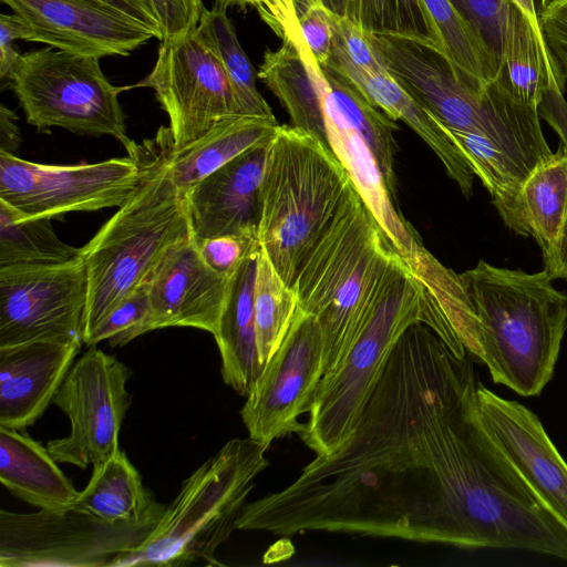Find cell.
Masks as SVG:
<instances>
[{
  "label": "cell",
  "mask_w": 567,
  "mask_h": 567,
  "mask_svg": "<svg viewBox=\"0 0 567 567\" xmlns=\"http://www.w3.org/2000/svg\"><path fill=\"white\" fill-rule=\"evenodd\" d=\"M144 176L138 145L126 157L42 164L0 152V200L30 217L121 207Z\"/></svg>",
  "instance_id": "7c38bea8"
},
{
  "label": "cell",
  "mask_w": 567,
  "mask_h": 567,
  "mask_svg": "<svg viewBox=\"0 0 567 567\" xmlns=\"http://www.w3.org/2000/svg\"><path fill=\"white\" fill-rule=\"evenodd\" d=\"M82 344L45 339L0 347V426L33 425L52 403Z\"/></svg>",
  "instance_id": "44dd1931"
},
{
  "label": "cell",
  "mask_w": 567,
  "mask_h": 567,
  "mask_svg": "<svg viewBox=\"0 0 567 567\" xmlns=\"http://www.w3.org/2000/svg\"><path fill=\"white\" fill-rule=\"evenodd\" d=\"M198 31L214 49L234 86L243 115L275 117L271 107L258 92L256 74L243 50L226 11L205 9Z\"/></svg>",
  "instance_id": "d6a6232c"
},
{
  "label": "cell",
  "mask_w": 567,
  "mask_h": 567,
  "mask_svg": "<svg viewBox=\"0 0 567 567\" xmlns=\"http://www.w3.org/2000/svg\"><path fill=\"white\" fill-rule=\"evenodd\" d=\"M320 65L309 50L300 25L277 50L264 55L257 76L286 109L291 126L329 145L319 89Z\"/></svg>",
  "instance_id": "cb8c5ba5"
},
{
  "label": "cell",
  "mask_w": 567,
  "mask_h": 567,
  "mask_svg": "<svg viewBox=\"0 0 567 567\" xmlns=\"http://www.w3.org/2000/svg\"><path fill=\"white\" fill-rule=\"evenodd\" d=\"M502 65L503 33L508 0H449Z\"/></svg>",
  "instance_id": "8d00e7d4"
},
{
  "label": "cell",
  "mask_w": 567,
  "mask_h": 567,
  "mask_svg": "<svg viewBox=\"0 0 567 567\" xmlns=\"http://www.w3.org/2000/svg\"><path fill=\"white\" fill-rule=\"evenodd\" d=\"M213 7L224 11L233 7L240 10L251 7L281 40L299 27L296 0H215Z\"/></svg>",
  "instance_id": "ab89813d"
},
{
  "label": "cell",
  "mask_w": 567,
  "mask_h": 567,
  "mask_svg": "<svg viewBox=\"0 0 567 567\" xmlns=\"http://www.w3.org/2000/svg\"><path fill=\"white\" fill-rule=\"evenodd\" d=\"M270 446L231 439L187 477L147 538L120 555L112 567L186 566L203 561L221 566L218 547L236 528L257 476L269 466Z\"/></svg>",
  "instance_id": "52a82bcc"
},
{
  "label": "cell",
  "mask_w": 567,
  "mask_h": 567,
  "mask_svg": "<svg viewBox=\"0 0 567 567\" xmlns=\"http://www.w3.org/2000/svg\"><path fill=\"white\" fill-rule=\"evenodd\" d=\"M169 127L138 145L143 179L81 247L87 277L83 341L118 303L145 286L165 251L192 231L186 198L169 175Z\"/></svg>",
  "instance_id": "3957f363"
},
{
  "label": "cell",
  "mask_w": 567,
  "mask_h": 567,
  "mask_svg": "<svg viewBox=\"0 0 567 567\" xmlns=\"http://www.w3.org/2000/svg\"><path fill=\"white\" fill-rule=\"evenodd\" d=\"M151 29L156 39L163 40L158 17L152 0H104Z\"/></svg>",
  "instance_id": "f6af8a7d"
},
{
  "label": "cell",
  "mask_w": 567,
  "mask_h": 567,
  "mask_svg": "<svg viewBox=\"0 0 567 567\" xmlns=\"http://www.w3.org/2000/svg\"><path fill=\"white\" fill-rule=\"evenodd\" d=\"M319 89L329 146L347 171L388 244L420 284L429 308L440 316L455 312L467 299L460 275L427 251L412 225L396 212L392 203L393 195L375 157L326 93L322 71Z\"/></svg>",
  "instance_id": "8fae6325"
},
{
  "label": "cell",
  "mask_w": 567,
  "mask_h": 567,
  "mask_svg": "<svg viewBox=\"0 0 567 567\" xmlns=\"http://www.w3.org/2000/svg\"><path fill=\"white\" fill-rule=\"evenodd\" d=\"M344 76L375 107L394 121H403L435 153L462 194L473 195L474 173L451 141L443 125L416 102L388 72L368 73L357 66L333 35L332 52L326 64Z\"/></svg>",
  "instance_id": "603a6c76"
},
{
  "label": "cell",
  "mask_w": 567,
  "mask_h": 567,
  "mask_svg": "<svg viewBox=\"0 0 567 567\" xmlns=\"http://www.w3.org/2000/svg\"><path fill=\"white\" fill-rule=\"evenodd\" d=\"M512 96L533 107L567 146V102L565 85L555 68L544 37L527 17L507 2L498 75Z\"/></svg>",
  "instance_id": "7402d4cb"
},
{
  "label": "cell",
  "mask_w": 567,
  "mask_h": 567,
  "mask_svg": "<svg viewBox=\"0 0 567 567\" xmlns=\"http://www.w3.org/2000/svg\"><path fill=\"white\" fill-rule=\"evenodd\" d=\"M468 354L416 322L394 344L349 437L237 529L328 532L465 549H527L549 514L487 432Z\"/></svg>",
  "instance_id": "6da1fadb"
},
{
  "label": "cell",
  "mask_w": 567,
  "mask_h": 567,
  "mask_svg": "<svg viewBox=\"0 0 567 567\" xmlns=\"http://www.w3.org/2000/svg\"><path fill=\"white\" fill-rule=\"evenodd\" d=\"M30 35L27 23L16 13L0 16V79H9L20 53L14 49V40L28 41Z\"/></svg>",
  "instance_id": "ee69618b"
},
{
  "label": "cell",
  "mask_w": 567,
  "mask_h": 567,
  "mask_svg": "<svg viewBox=\"0 0 567 567\" xmlns=\"http://www.w3.org/2000/svg\"><path fill=\"white\" fill-rule=\"evenodd\" d=\"M530 21L535 30L543 35L539 19H538V12L536 10L534 0H511Z\"/></svg>",
  "instance_id": "681fc988"
},
{
  "label": "cell",
  "mask_w": 567,
  "mask_h": 567,
  "mask_svg": "<svg viewBox=\"0 0 567 567\" xmlns=\"http://www.w3.org/2000/svg\"><path fill=\"white\" fill-rule=\"evenodd\" d=\"M23 430L0 426V481L16 497L40 509L72 506L80 492L48 447Z\"/></svg>",
  "instance_id": "484cf974"
},
{
  "label": "cell",
  "mask_w": 567,
  "mask_h": 567,
  "mask_svg": "<svg viewBox=\"0 0 567 567\" xmlns=\"http://www.w3.org/2000/svg\"><path fill=\"white\" fill-rule=\"evenodd\" d=\"M323 342L316 317L299 308L281 344L254 382L240 410L249 437L265 445L299 434L323 377Z\"/></svg>",
  "instance_id": "2e32d148"
},
{
  "label": "cell",
  "mask_w": 567,
  "mask_h": 567,
  "mask_svg": "<svg viewBox=\"0 0 567 567\" xmlns=\"http://www.w3.org/2000/svg\"><path fill=\"white\" fill-rule=\"evenodd\" d=\"M18 116L4 104L0 105V152L13 153L21 144Z\"/></svg>",
  "instance_id": "bcb514c9"
},
{
  "label": "cell",
  "mask_w": 567,
  "mask_h": 567,
  "mask_svg": "<svg viewBox=\"0 0 567 567\" xmlns=\"http://www.w3.org/2000/svg\"><path fill=\"white\" fill-rule=\"evenodd\" d=\"M137 86L154 90L168 115L174 150L193 143L220 120L243 115L221 61L197 28L162 40L151 73Z\"/></svg>",
  "instance_id": "4fadbf2b"
},
{
  "label": "cell",
  "mask_w": 567,
  "mask_h": 567,
  "mask_svg": "<svg viewBox=\"0 0 567 567\" xmlns=\"http://www.w3.org/2000/svg\"><path fill=\"white\" fill-rule=\"evenodd\" d=\"M270 141L241 153L185 194L195 239L258 235L260 186Z\"/></svg>",
  "instance_id": "ffe728a7"
},
{
  "label": "cell",
  "mask_w": 567,
  "mask_h": 567,
  "mask_svg": "<svg viewBox=\"0 0 567 567\" xmlns=\"http://www.w3.org/2000/svg\"><path fill=\"white\" fill-rule=\"evenodd\" d=\"M87 277L82 257L0 268V347L33 340L83 343Z\"/></svg>",
  "instance_id": "9a60e30c"
},
{
  "label": "cell",
  "mask_w": 567,
  "mask_h": 567,
  "mask_svg": "<svg viewBox=\"0 0 567 567\" xmlns=\"http://www.w3.org/2000/svg\"><path fill=\"white\" fill-rule=\"evenodd\" d=\"M368 37L386 72L444 126L484 136L527 175L553 154L537 111L517 102L499 76L480 90L434 43L393 34Z\"/></svg>",
  "instance_id": "277c9868"
},
{
  "label": "cell",
  "mask_w": 567,
  "mask_h": 567,
  "mask_svg": "<svg viewBox=\"0 0 567 567\" xmlns=\"http://www.w3.org/2000/svg\"><path fill=\"white\" fill-rule=\"evenodd\" d=\"M204 261L215 271L233 277L249 256L259 251L258 235H224L195 239Z\"/></svg>",
  "instance_id": "74e56055"
},
{
  "label": "cell",
  "mask_w": 567,
  "mask_h": 567,
  "mask_svg": "<svg viewBox=\"0 0 567 567\" xmlns=\"http://www.w3.org/2000/svg\"><path fill=\"white\" fill-rule=\"evenodd\" d=\"M354 189L329 145L280 125L266 155L258 238L289 287Z\"/></svg>",
  "instance_id": "8992f818"
},
{
  "label": "cell",
  "mask_w": 567,
  "mask_h": 567,
  "mask_svg": "<svg viewBox=\"0 0 567 567\" xmlns=\"http://www.w3.org/2000/svg\"><path fill=\"white\" fill-rule=\"evenodd\" d=\"M131 375L128 367L96 346L72 364L52 401L70 421L69 435L47 445L56 462L85 468L120 450V430L133 401L126 389Z\"/></svg>",
  "instance_id": "5bb4252c"
},
{
  "label": "cell",
  "mask_w": 567,
  "mask_h": 567,
  "mask_svg": "<svg viewBox=\"0 0 567 567\" xmlns=\"http://www.w3.org/2000/svg\"><path fill=\"white\" fill-rule=\"evenodd\" d=\"M28 25V41L96 58L128 55L156 34L104 0H1Z\"/></svg>",
  "instance_id": "e0dca14e"
},
{
  "label": "cell",
  "mask_w": 567,
  "mask_h": 567,
  "mask_svg": "<svg viewBox=\"0 0 567 567\" xmlns=\"http://www.w3.org/2000/svg\"><path fill=\"white\" fill-rule=\"evenodd\" d=\"M396 252L354 189L301 265L298 308L318 320L323 375L348 354Z\"/></svg>",
  "instance_id": "5b68a950"
},
{
  "label": "cell",
  "mask_w": 567,
  "mask_h": 567,
  "mask_svg": "<svg viewBox=\"0 0 567 567\" xmlns=\"http://www.w3.org/2000/svg\"><path fill=\"white\" fill-rule=\"evenodd\" d=\"M567 216V146L539 163L524 182L508 228L532 236L546 260L555 250Z\"/></svg>",
  "instance_id": "83f0119b"
},
{
  "label": "cell",
  "mask_w": 567,
  "mask_h": 567,
  "mask_svg": "<svg viewBox=\"0 0 567 567\" xmlns=\"http://www.w3.org/2000/svg\"><path fill=\"white\" fill-rule=\"evenodd\" d=\"M416 322L434 330L423 289L395 254L348 354L318 384L298 434L305 445L328 455L349 437L394 344Z\"/></svg>",
  "instance_id": "ba28073f"
},
{
  "label": "cell",
  "mask_w": 567,
  "mask_h": 567,
  "mask_svg": "<svg viewBox=\"0 0 567 567\" xmlns=\"http://www.w3.org/2000/svg\"><path fill=\"white\" fill-rule=\"evenodd\" d=\"M333 35L348 58L368 73L386 72L378 60L368 32L347 16L332 12Z\"/></svg>",
  "instance_id": "f35d334b"
},
{
  "label": "cell",
  "mask_w": 567,
  "mask_h": 567,
  "mask_svg": "<svg viewBox=\"0 0 567 567\" xmlns=\"http://www.w3.org/2000/svg\"><path fill=\"white\" fill-rule=\"evenodd\" d=\"M323 4L333 13L346 16L347 0H296L298 14L308 6Z\"/></svg>",
  "instance_id": "c3c4849f"
},
{
  "label": "cell",
  "mask_w": 567,
  "mask_h": 567,
  "mask_svg": "<svg viewBox=\"0 0 567 567\" xmlns=\"http://www.w3.org/2000/svg\"><path fill=\"white\" fill-rule=\"evenodd\" d=\"M50 217H30L0 200V268L72 261L81 248L62 241Z\"/></svg>",
  "instance_id": "4dcf8cb0"
},
{
  "label": "cell",
  "mask_w": 567,
  "mask_h": 567,
  "mask_svg": "<svg viewBox=\"0 0 567 567\" xmlns=\"http://www.w3.org/2000/svg\"><path fill=\"white\" fill-rule=\"evenodd\" d=\"M321 66V65H320ZM323 87L346 121L361 135L375 157L392 195L395 190L394 155L398 125L372 105L344 76L328 65L321 66Z\"/></svg>",
  "instance_id": "f546056e"
},
{
  "label": "cell",
  "mask_w": 567,
  "mask_h": 567,
  "mask_svg": "<svg viewBox=\"0 0 567 567\" xmlns=\"http://www.w3.org/2000/svg\"><path fill=\"white\" fill-rule=\"evenodd\" d=\"M460 277L477 321L470 353L494 383L523 396L540 394L567 331V293L545 269L528 274L480 260Z\"/></svg>",
  "instance_id": "7a4b0ae2"
},
{
  "label": "cell",
  "mask_w": 567,
  "mask_h": 567,
  "mask_svg": "<svg viewBox=\"0 0 567 567\" xmlns=\"http://www.w3.org/2000/svg\"><path fill=\"white\" fill-rule=\"evenodd\" d=\"M346 16L365 32L412 37L444 51L441 33L423 0H347Z\"/></svg>",
  "instance_id": "e575fe53"
},
{
  "label": "cell",
  "mask_w": 567,
  "mask_h": 567,
  "mask_svg": "<svg viewBox=\"0 0 567 567\" xmlns=\"http://www.w3.org/2000/svg\"><path fill=\"white\" fill-rule=\"evenodd\" d=\"M164 506L143 486L140 473L118 450L93 465L89 484L71 507L115 524L143 519Z\"/></svg>",
  "instance_id": "f1b7e54d"
},
{
  "label": "cell",
  "mask_w": 567,
  "mask_h": 567,
  "mask_svg": "<svg viewBox=\"0 0 567 567\" xmlns=\"http://www.w3.org/2000/svg\"><path fill=\"white\" fill-rule=\"evenodd\" d=\"M258 254L245 259L231 277L228 297L214 334L221 360L223 380L244 396H247L264 370L258 357L254 311Z\"/></svg>",
  "instance_id": "d4e9b609"
},
{
  "label": "cell",
  "mask_w": 567,
  "mask_h": 567,
  "mask_svg": "<svg viewBox=\"0 0 567 567\" xmlns=\"http://www.w3.org/2000/svg\"><path fill=\"white\" fill-rule=\"evenodd\" d=\"M298 309L297 295L279 276L265 249L257 259L254 291L256 341L265 368L285 339Z\"/></svg>",
  "instance_id": "1f68e13d"
},
{
  "label": "cell",
  "mask_w": 567,
  "mask_h": 567,
  "mask_svg": "<svg viewBox=\"0 0 567 567\" xmlns=\"http://www.w3.org/2000/svg\"><path fill=\"white\" fill-rule=\"evenodd\" d=\"M147 284L112 309L83 343L91 347L107 340L112 347H122L131 342L147 311Z\"/></svg>",
  "instance_id": "d590c367"
},
{
  "label": "cell",
  "mask_w": 567,
  "mask_h": 567,
  "mask_svg": "<svg viewBox=\"0 0 567 567\" xmlns=\"http://www.w3.org/2000/svg\"><path fill=\"white\" fill-rule=\"evenodd\" d=\"M539 24L560 80L567 81V0H551L539 13Z\"/></svg>",
  "instance_id": "60d3db41"
},
{
  "label": "cell",
  "mask_w": 567,
  "mask_h": 567,
  "mask_svg": "<svg viewBox=\"0 0 567 567\" xmlns=\"http://www.w3.org/2000/svg\"><path fill=\"white\" fill-rule=\"evenodd\" d=\"M230 280L204 261L190 231L165 251L150 278L147 311L134 339L169 327H190L214 336Z\"/></svg>",
  "instance_id": "ac0fdd59"
},
{
  "label": "cell",
  "mask_w": 567,
  "mask_h": 567,
  "mask_svg": "<svg viewBox=\"0 0 567 567\" xmlns=\"http://www.w3.org/2000/svg\"><path fill=\"white\" fill-rule=\"evenodd\" d=\"M551 0H534L537 12L539 13Z\"/></svg>",
  "instance_id": "f907efd6"
},
{
  "label": "cell",
  "mask_w": 567,
  "mask_h": 567,
  "mask_svg": "<svg viewBox=\"0 0 567 567\" xmlns=\"http://www.w3.org/2000/svg\"><path fill=\"white\" fill-rule=\"evenodd\" d=\"M279 127L275 117L234 115L223 118L181 150H174L172 143L168 156L171 178L185 195L241 153L270 141Z\"/></svg>",
  "instance_id": "4316f807"
},
{
  "label": "cell",
  "mask_w": 567,
  "mask_h": 567,
  "mask_svg": "<svg viewBox=\"0 0 567 567\" xmlns=\"http://www.w3.org/2000/svg\"><path fill=\"white\" fill-rule=\"evenodd\" d=\"M480 416L497 446L551 515L567 529V463L538 416L499 396L481 381Z\"/></svg>",
  "instance_id": "d6986e66"
},
{
  "label": "cell",
  "mask_w": 567,
  "mask_h": 567,
  "mask_svg": "<svg viewBox=\"0 0 567 567\" xmlns=\"http://www.w3.org/2000/svg\"><path fill=\"white\" fill-rule=\"evenodd\" d=\"M158 17L163 40L198 28L203 16L202 0H152Z\"/></svg>",
  "instance_id": "7bdbcfd3"
},
{
  "label": "cell",
  "mask_w": 567,
  "mask_h": 567,
  "mask_svg": "<svg viewBox=\"0 0 567 567\" xmlns=\"http://www.w3.org/2000/svg\"><path fill=\"white\" fill-rule=\"evenodd\" d=\"M545 270L551 279L567 281V216L554 252L544 260Z\"/></svg>",
  "instance_id": "7dc6e473"
},
{
  "label": "cell",
  "mask_w": 567,
  "mask_h": 567,
  "mask_svg": "<svg viewBox=\"0 0 567 567\" xmlns=\"http://www.w3.org/2000/svg\"><path fill=\"white\" fill-rule=\"evenodd\" d=\"M165 506L135 522L111 524L73 507L0 512V567H112L141 545Z\"/></svg>",
  "instance_id": "30bf717a"
},
{
  "label": "cell",
  "mask_w": 567,
  "mask_h": 567,
  "mask_svg": "<svg viewBox=\"0 0 567 567\" xmlns=\"http://www.w3.org/2000/svg\"><path fill=\"white\" fill-rule=\"evenodd\" d=\"M9 80L27 122L38 131L62 127L81 135H110L127 153L136 146L126 134L118 101L127 87L106 79L100 58L43 48L21 54Z\"/></svg>",
  "instance_id": "9c48e42d"
},
{
  "label": "cell",
  "mask_w": 567,
  "mask_h": 567,
  "mask_svg": "<svg viewBox=\"0 0 567 567\" xmlns=\"http://www.w3.org/2000/svg\"><path fill=\"white\" fill-rule=\"evenodd\" d=\"M442 38L443 48L457 72L472 85L484 90L499 65L486 45L449 0H423Z\"/></svg>",
  "instance_id": "836d02e7"
},
{
  "label": "cell",
  "mask_w": 567,
  "mask_h": 567,
  "mask_svg": "<svg viewBox=\"0 0 567 567\" xmlns=\"http://www.w3.org/2000/svg\"><path fill=\"white\" fill-rule=\"evenodd\" d=\"M303 39L319 65L328 63L333 45L332 11L323 4L306 7L298 14Z\"/></svg>",
  "instance_id": "b9f144b4"
}]
</instances>
